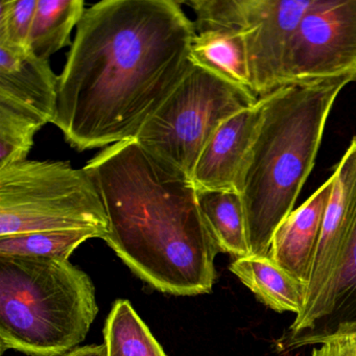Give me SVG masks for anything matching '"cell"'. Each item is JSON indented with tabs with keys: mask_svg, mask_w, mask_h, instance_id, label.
Listing matches in <instances>:
<instances>
[{
	"mask_svg": "<svg viewBox=\"0 0 356 356\" xmlns=\"http://www.w3.org/2000/svg\"><path fill=\"white\" fill-rule=\"evenodd\" d=\"M64 230L107 234L105 205L84 168L26 160L0 170V237Z\"/></svg>",
	"mask_w": 356,
	"mask_h": 356,
	"instance_id": "5b68a950",
	"label": "cell"
},
{
	"mask_svg": "<svg viewBox=\"0 0 356 356\" xmlns=\"http://www.w3.org/2000/svg\"><path fill=\"white\" fill-rule=\"evenodd\" d=\"M332 187L331 175L307 201L281 222L270 243L268 257L307 285Z\"/></svg>",
	"mask_w": 356,
	"mask_h": 356,
	"instance_id": "7c38bea8",
	"label": "cell"
},
{
	"mask_svg": "<svg viewBox=\"0 0 356 356\" xmlns=\"http://www.w3.org/2000/svg\"><path fill=\"white\" fill-rule=\"evenodd\" d=\"M352 82L356 70L285 85L262 97L261 122L236 185L251 255H268L275 231L314 168L335 99Z\"/></svg>",
	"mask_w": 356,
	"mask_h": 356,
	"instance_id": "3957f363",
	"label": "cell"
},
{
	"mask_svg": "<svg viewBox=\"0 0 356 356\" xmlns=\"http://www.w3.org/2000/svg\"><path fill=\"white\" fill-rule=\"evenodd\" d=\"M86 9L83 0H38L28 51L40 59L49 58L70 44V35Z\"/></svg>",
	"mask_w": 356,
	"mask_h": 356,
	"instance_id": "e0dca14e",
	"label": "cell"
},
{
	"mask_svg": "<svg viewBox=\"0 0 356 356\" xmlns=\"http://www.w3.org/2000/svg\"><path fill=\"white\" fill-rule=\"evenodd\" d=\"M258 99L191 63L135 140L166 170L193 181L200 156L216 129Z\"/></svg>",
	"mask_w": 356,
	"mask_h": 356,
	"instance_id": "8992f818",
	"label": "cell"
},
{
	"mask_svg": "<svg viewBox=\"0 0 356 356\" xmlns=\"http://www.w3.org/2000/svg\"><path fill=\"white\" fill-rule=\"evenodd\" d=\"M84 168L107 212L103 239L132 272L162 293H211L220 250L193 181L166 170L135 139L106 147Z\"/></svg>",
	"mask_w": 356,
	"mask_h": 356,
	"instance_id": "7a4b0ae2",
	"label": "cell"
},
{
	"mask_svg": "<svg viewBox=\"0 0 356 356\" xmlns=\"http://www.w3.org/2000/svg\"><path fill=\"white\" fill-rule=\"evenodd\" d=\"M312 0H247L245 35L253 90L264 97L281 87L289 44Z\"/></svg>",
	"mask_w": 356,
	"mask_h": 356,
	"instance_id": "9c48e42d",
	"label": "cell"
},
{
	"mask_svg": "<svg viewBox=\"0 0 356 356\" xmlns=\"http://www.w3.org/2000/svg\"><path fill=\"white\" fill-rule=\"evenodd\" d=\"M197 195L204 220L220 252L236 258L251 256L241 195L227 189L197 191Z\"/></svg>",
	"mask_w": 356,
	"mask_h": 356,
	"instance_id": "2e32d148",
	"label": "cell"
},
{
	"mask_svg": "<svg viewBox=\"0 0 356 356\" xmlns=\"http://www.w3.org/2000/svg\"><path fill=\"white\" fill-rule=\"evenodd\" d=\"M195 30L191 63L257 97L252 85L243 33L209 26H195Z\"/></svg>",
	"mask_w": 356,
	"mask_h": 356,
	"instance_id": "9a60e30c",
	"label": "cell"
},
{
	"mask_svg": "<svg viewBox=\"0 0 356 356\" xmlns=\"http://www.w3.org/2000/svg\"><path fill=\"white\" fill-rule=\"evenodd\" d=\"M195 36L174 0L95 3L59 76L54 124L80 152L136 138L188 72Z\"/></svg>",
	"mask_w": 356,
	"mask_h": 356,
	"instance_id": "6da1fadb",
	"label": "cell"
},
{
	"mask_svg": "<svg viewBox=\"0 0 356 356\" xmlns=\"http://www.w3.org/2000/svg\"><path fill=\"white\" fill-rule=\"evenodd\" d=\"M61 356H107V348L103 345H88L74 348Z\"/></svg>",
	"mask_w": 356,
	"mask_h": 356,
	"instance_id": "603a6c76",
	"label": "cell"
},
{
	"mask_svg": "<svg viewBox=\"0 0 356 356\" xmlns=\"http://www.w3.org/2000/svg\"><path fill=\"white\" fill-rule=\"evenodd\" d=\"M45 124L24 110L0 103V170L28 160L35 135Z\"/></svg>",
	"mask_w": 356,
	"mask_h": 356,
	"instance_id": "ffe728a7",
	"label": "cell"
},
{
	"mask_svg": "<svg viewBox=\"0 0 356 356\" xmlns=\"http://www.w3.org/2000/svg\"><path fill=\"white\" fill-rule=\"evenodd\" d=\"M99 307L70 260L0 255V349L61 356L82 343Z\"/></svg>",
	"mask_w": 356,
	"mask_h": 356,
	"instance_id": "277c9868",
	"label": "cell"
},
{
	"mask_svg": "<svg viewBox=\"0 0 356 356\" xmlns=\"http://www.w3.org/2000/svg\"><path fill=\"white\" fill-rule=\"evenodd\" d=\"M231 272L274 312H303L308 285L283 270L268 256L236 258L229 266Z\"/></svg>",
	"mask_w": 356,
	"mask_h": 356,
	"instance_id": "5bb4252c",
	"label": "cell"
},
{
	"mask_svg": "<svg viewBox=\"0 0 356 356\" xmlns=\"http://www.w3.org/2000/svg\"><path fill=\"white\" fill-rule=\"evenodd\" d=\"M38 0L0 1V44L26 49Z\"/></svg>",
	"mask_w": 356,
	"mask_h": 356,
	"instance_id": "44dd1931",
	"label": "cell"
},
{
	"mask_svg": "<svg viewBox=\"0 0 356 356\" xmlns=\"http://www.w3.org/2000/svg\"><path fill=\"white\" fill-rule=\"evenodd\" d=\"M332 177V191L316 247L305 306L281 343V347L286 350L322 316L345 257L356 220V137L352 139Z\"/></svg>",
	"mask_w": 356,
	"mask_h": 356,
	"instance_id": "ba28073f",
	"label": "cell"
},
{
	"mask_svg": "<svg viewBox=\"0 0 356 356\" xmlns=\"http://www.w3.org/2000/svg\"><path fill=\"white\" fill-rule=\"evenodd\" d=\"M264 99L260 97L216 129L193 172V182L197 191H236L239 176L259 129Z\"/></svg>",
	"mask_w": 356,
	"mask_h": 356,
	"instance_id": "30bf717a",
	"label": "cell"
},
{
	"mask_svg": "<svg viewBox=\"0 0 356 356\" xmlns=\"http://www.w3.org/2000/svg\"><path fill=\"white\" fill-rule=\"evenodd\" d=\"M349 337H356V220L324 312L289 351Z\"/></svg>",
	"mask_w": 356,
	"mask_h": 356,
	"instance_id": "4fadbf2b",
	"label": "cell"
},
{
	"mask_svg": "<svg viewBox=\"0 0 356 356\" xmlns=\"http://www.w3.org/2000/svg\"><path fill=\"white\" fill-rule=\"evenodd\" d=\"M107 356H166L128 300L114 302L104 327Z\"/></svg>",
	"mask_w": 356,
	"mask_h": 356,
	"instance_id": "ac0fdd59",
	"label": "cell"
},
{
	"mask_svg": "<svg viewBox=\"0 0 356 356\" xmlns=\"http://www.w3.org/2000/svg\"><path fill=\"white\" fill-rule=\"evenodd\" d=\"M102 238L92 230L44 231L0 237V255L70 260L83 243Z\"/></svg>",
	"mask_w": 356,
	"mask_h": 356,
	"instance_id": "d6986e66",
	"label": "cell"
},
{
	"mask_svg": "<svg viewBox=\"0 0 356 356\" xmlns=\"http://www.w3.org/2000/svg\"><path fill=\"white\" fill-rule=\"evenodd\" d=\"M356 70V0H312L289 44L281 87Z\"/></svg>",
	"mask_w": 356,
	"mask_h": 356,
	"instance_id": "52a82bcc",
	"label": "cell"
},
{
	"mask_svg": "<svg viewBox=\"0 0 356 356\" xmlns=\"http://www.w3.org/2000/svg\"><path fill=\"white\" fill-rule=\"evenodd\" d=\"M58 90L59 78L49 61L26 49L0 44V103L54 124Z\"/></svg>",
	"mask_w": 356,
	"mask_h": 356,
	"instance_id": "8fae6325",
	"label": "cell"
},
{
	"mask_svg": "<svg viewBox=\"0 0 356 356\" xmlns=\"http://www.w3.org/2000/svg\"><path fill=\"white\" fill-rule=\"evenodd\" d=\"M312 356H356V337L325 341L312 350Z\"/></svg>",
	"mask_w": 356,
	"mask_h": 356,
	"instance_id": "7402d4cb",
	"label": "cell"
}]
</instances>
